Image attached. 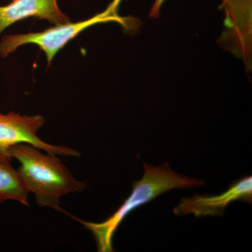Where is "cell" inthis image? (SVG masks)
Returning a JSON list of instances; mask_svg holds the SVG:
<instances>
[{"instance_id":"cell-2","label":"cell","mask_w":252,"mask_h":252,"mask_svg":"<svg viewBox=\"0 0 252 252\" xmlns=\"http://www.w3.org/2000/svg\"><path fill=\"white\" fill-rule=\"evenodd\" d=\"M144 175L142 180L135 181L128 198L114 212L101 223L85 221L71 215L94 235L99 252H114L113 238L117 228L126 217L136 209L150 203L159 195L177 189H190L205 185V182L180 175L173 170L166 162L160 166H153L143 162Z\"/></svg>"},{"instance_id":"cell-3","label":"cell","mask_w":252,"mask_h":252,"mask_svg":"<svg viewBox=\"0 0 252 252\" xmlns=\"http://www.w3.org/2000/svg\"><path fill=\"white\" fill-rule=\"evenodd\" d=\"M122 0H113L107 9L94 17L77 23L67 22L56 25L39 32L5 36L0 41V56L6 58L25 44H33L44 52L48 64H51L56 55L69 41L79 35L86 29L99 23L116 22L126 31L137 30L140 26L138 20L123 17L118 13Z\"/></svg>"},{"instance_id":"cell-1","label":"cell","mask_w":252,"mask_h":252,"mask_svg":"<svg viewBox=\"0 0 252 252\" xmlns=\"http://www.w3.org/2000/svg\"><path fill=\"white\" fill-rule=\"evenodd\" d=\"M29 144H19L10 149V156L20 162L17 170L28 193L34 194L41 207L64 212L60 205L61 197L87 189L74 178L56 156L41 152Z\"/></svg>"},{"instance_id":"cell-8","label":"cell","mask_w":252,"mask_h":252,"mask_svg":"<svg viewBox=\"0 0 252 252\" xmlns=\"http://www.w3.org/2000/svg\"><path fill=\"white\" fill-rule=\"evenodd\" d=\"M28 190L11 161L0 159V204L15 200L28 206Z\"/></svg>"},{"instance_id":"cell-7","label":"cell","mask_w":252,"mask_h":252,"mask_svg":"<svg viewBox=\"0 0 252 252\" xmlns=\"http://www.w3.org/2000/svg\"><path fill=\"white\" fill-rule=\"evenodd\" d=\"M31 17L46 20L56 26L69 21L60 9L58 0H12L0 6V34L15 23Z\"/></svg>"},{"instance_id":"cell-5","label":"cell","mask_w":252,"mask_h":252,"mask_svg":"<svg viewBox=\"0 0 252 252\" xmlns=\"http://www.w3.org/2000/svg\"><path fill=\"white\" fill-rule=\"evenodd\" d=\"M225 30L218 42L252 69V0H222Z\"/></svg>"},{"instance_id":"cell-9","label":"cell","mask_w":252,"mask_h":252,"mask_svg":"<svg viewBox=\"0 0 252 252\" xmlns=\"http://www.w3.org/2000/svg\"><path fill=\"white\" fill-rule=\"evenodd\" d=\"M165 1H166V0H155L152 9L150 10V13H149V16H150L151 18H158L162 4H163V3L165 2Z\"/></svg>"},{"instance_id":"cell-6","label":"cell","mask_w":252,"mask_h":252,"mask_svg":"<svg viewBox=\"0 0 252 252\" xmlns=\"http://www.w3.org/2000/svg\"><path fill=\"white\" fill-rule=\"evenodd\" d=\"M238 200L252 205V176L235 181L228 190L220 195L195 194L190 198H182L173 212L176 216L193 215L195 217H221L229 204Z\"/></svg>"},{"instance_id":"cell-4","label":"cell","mask_w":252,"mask_h":252,"mask_svg":"<svg viewBox=\"0 0 252 252\" xmlns=\"http://www.w3.org/2000/svg\"><path fill=\"white\" fill-rule=\"evenodd\" d=\"M45 124L40 115H21L15 112L0 113V159L11 161L10 149L19 144H29L43 152L62 157H80L75 149L64 146L53 145L41 140L38 131Z\"/></svg>"}]
</instances>
